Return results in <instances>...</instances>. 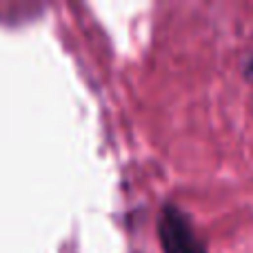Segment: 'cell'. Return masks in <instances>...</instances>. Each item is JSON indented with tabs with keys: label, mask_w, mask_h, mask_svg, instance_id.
Instances as JSON below:
<instances>
[{
	"label": "cell",
	"mask_w": 253,
	"mask_h": 253,
	"mask_svg": "<svg viewBox=\"0 0 253 253\" xmlns=\"http://www.w3.org/2000/svg\"><path fill=\"white\" fill-rule=\"evenodd\" d=\"M158 238H160L162 253H207L202 242L193 233L189 220L175 205L162 207L158 220Z\"/></svg>",
	"instance_id": "cell-1"
},
{
	"label": "cell",
	"mask_w": 253,
	"mask_h": 253,
	"mask_svg": "<svg viewBox=\"0 0 253 253\" xmlns=\"http://www.w3.org/2000/svg\"><path fill=\"white\" fill-rule=\"evenodd\" d=\"M245 78L249 80V83H253V56L247 60V65H245Z\"/></svg>",
	"instance_id": "cell-2"
}]
</instances>
